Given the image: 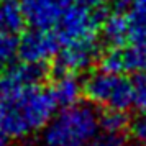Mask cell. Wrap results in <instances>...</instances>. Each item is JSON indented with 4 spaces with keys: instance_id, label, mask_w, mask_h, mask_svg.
Returning <instances> with one entry per match:
<instances>
[{
    "instance_id": "cell-5",
    "label": "cell",
    "mask_w": 146,
    "mask_h": 146,
    "mask_svg": "<svg viewBox=\"0 0 146 146\" xmlns=\"http://www.w3.org/2000/svg\"><path fill=\"white\" fill-rule=\"evenodd\" d=\"M59 46V40L51 28H31L18 40V58L23 62L44 66L54 59Z\"/></svg>"
},
{
    "instance_id": "cell-1",
    "label": "cell",
    "mask_w": 146,
    "mask_h": 146,
    "mask_svg": "<svg viewBox=\"0 0 146 146\" xmlns=\"http://www.w3.org/2000/svg\"><path fill=\"white\" fill-rule=\"evenodd\" d=\"M0 86V128L10 139L40 133L56 112V102L41 84Z\"/></svg>"
},
{
    "instance_id": "cell-4",
    "label": "cell",
    "mask_w": 146,
    "mask_h": 146,
    "mask_svg": "<svg viewBox=\"0 0 146 146\" xmlns=\"http://www.w3.org/2000/svg\"><path fill=\"white\" fill-rule=\"evenodd\" d=\"M100 18L102 17L97 10L80 3H72L54 25V33L59 40V44L99 38Z\"/></svg>"
},
{
    "instance_id": "cell-2",
    "label": "cell",
    "mask_w": 146,
    "mask_h": 146,
    "mask_svg": "<svg viewBox=\"0 0 146 146\" xmlns=\"http://www.w3.org/2000/svg\"><path fill=\"white\" fill-rule=\"evenodd\" d=\"M43 146H90L100 133V117L89 104H72L51 117L41 130Z\"/></svg>"
},
{
    "instance_id": "cell-21",
    "label": "cell",
    "mask_w": 146,
    "mask_h": 146,
    "mask_svg": "<svg viewBox=\"0 0 146 146\" xmlns=\"http://www.w3.org/2000/svg\"><path fill=\"white\" fill-rule=\"evenodd\" d=\"M0 146H10V138L3 133L2 128H0Z\"/></svg>"
},
{
    "instance_id": "cell-17",
    "label": "cell",
    "mask_w": 146,
    "mask_h": 146,
    "mask_svg": "<svg viewBox=\"0 0 146 146\" xmlns=\"http://www.w3.org/2000/svg\"><path fill=\"white\" fill-rule=\"evenodd\" d=\"M130 126H131L133 138L136 139V143L139 146H146V110L133 123H130Z\"/></svg>"
},
{
    "instance_id": "cell-20",
    "label": "cell",
    "mask_w": 146,
    "mask_h": 146,
    "mask_svg": "<svg viewBox=\"0 0 146 146\" xmlns=\"http://www.w3.org/2000/svg\"><path fill=\"white\" fill-rule=\"evenodd\" d=\"M131 8L146 10V0H131ZM131 8H130V10H131Z\"/></svg>"
},
{
    "instance_id": "cell-18",
    "label": "cell",
    "mask_w": 146,
    "mask_h": 146,
    "mask_svg": "<svg viewBox=\"0 0 146 146\" xmlns=\"http://www.w3.org/2000/svg\"><path fill=\"white\" fill-rule=\"evenodd\" d=\"M90 146H130L121 135H105L102 138L95 139Z\"/></svg>"
},
{
    "instance_id": "cell-6",
    "label": "cell",
    "mask_w": 146,
    "mask_h": 146,
    "mask_svg": "<svg viewBox=\"0 0 146 146\" xmlns=\"http://www.w3.org/2000/svg\"><path fill=\"white\" fill-rule=\"evenodd\" d=\"M99 58H100L99 38L61 44L58 54L54 56L56 72H71V74L86 72L95 64V61Z\"/></svg>"
},
{
    "instance_id": "cell-22",
    "label": "cell",
    "mask_w": 146,
    "mask_h": 146,
    "mask_svg": "<svg viewBox=\"0 0 146 146\" xmlns=\"http://www.w3.org/2000/svg\"><path fill=\"white\" fill-rule=\"evenodd\" d=\"M0 92H2V86H0Z\"/></svg>"
},
{
    "instance_id": "cell-7",
    "label": "cell",
    "mask_w": 146,
    "mask_h": 146,
    "mask_svg": "<svg viewBox=\"0 0 146 146\" xmlns=\"http://www.w3.org/2000/svg\"><path fill=\"white\" fill-rule=\"evenodd\" d=\"M76 0H18L21 13L31 28H54L61 15Z\"/></svg>"
},
{
    "instance_id": "cell-8",
    "label": "cell",
    "mask_w": 146,
    "mask_h": 146,
    "mask_svg": "<svg viewBox=\"0 0 146 146\" xmlns=\"http://www.w3.org/2000/svg\"><path fill=\"white\" fill-rule=\"evenodd\" d=\"M102 69L117 74L141 72L146 69V48L136 44L110 46V49L100 58Z\"/></svg>"
},
{
    "instance_id": "cell-13",
    "label": "cell",
    "mask_w": 146,
    "mask_h": 146,
    "mask_svg": "<svg viewBox=\"0 0 146 146\" xmlns=\"http://www.w3.org/2000/svg\"><path fill=\"white\" fill-rule=\"evenodd\" d=\"M128 41L146 48V10L131 8L128 12Z\"/></svg>"
},
{
    "instance_id": "cell-19",
    "label": "cell",
    "mask_w": 146,
    "mask_h": 146,
    "mask_svg": "<svg viewBox=\"0 0 146 146\" xmlns=\"http://www.w3.org/2000/svg\"><path fill=\"white\" fill-rule=\"evenodd\" d=\"M108 0H77V3L84 5V7H89V8H94V10H99L105 5Z\"/></svg>"
},
{
    "instance_id": "cell-3",
    "label": "cell",
    "mask_w": 146,
    "mask_h": 146,
    "mask_svg": "<svg viewBox=\"0 0 146 146\" xmlns=\"http://www.w3.org/2000/svg\"><path fill=\"white\" fill-rule=\"evenodd\" d=\"M82 90L87 100L95 107L105 110H123L133 107L131 79L123 74L110 72L100 67L92 71L82 84Z\"/></svg>"
},
{
    "instance_id": "cell-16",
    "label": "cell",
    "mask_w": 146,
    "mask_h": 146,
    "mask_svg": "<svg viewBox=\"0 0 146 146\" xmlns=\"http://www.w3.org/2000/svg\"><path fill=\"white\" fill-rule=\"evenodd\" d=\"M131 99L133 107L145 112L146 110V76L141 72H136V76L131 79Z\"/></svg>"
},
{
    "instance_id": "cell-11",
    "label": "cell",
    "mask_w": 146,
    "mask_h": 146,
    "mask_svg": "<svg viewBox=\"0 0 146 146\" xmlns=\"http://www.w3.org/2000/svg\"><path fill=\"white\" fill-rule=\"evenodd\" d=\"M7 74L0 84L3 86H30V84H41L44 77V66L40 64H30L23 62L20 64H12L5 69Z\"/></svg>"
},
{
    "instance_id": "cell-9",
    "label": "cell",
    "mask_w": 146,
    "mask_h": 146,
    "mask_svg": "<svg viewBox=\"0 0 146 146\" xmlns=\"http://www.w3.org/2000/svg\"><path fill=\"white\" fill-rule=\"evenodd\" d=\"M49 94L53 100L56 102V105L67 107L77 104L79 99L82 97V82L79 80L77 74L71 72H56L53 82L49 86Z\"/></svg>"
},
{
    "instance_id": "cell-15",
    "label": "cell",
    "mask_w": 146,
    "mask_h": 146,
    "mask_svg": "<svg viewBox=\"0 0 146 146\" xmlns=\"http://www.w3.org/2000/svg\"><path fill=\"white\" fill-rule=\"evenodd\" d=\"M18 58V38L17 35L0 33V69H7Z\"/></svg>"
},
{
    "instance_id": "cell-14",
    "label": "cell",
    "mask_w": 146,
    "mask_h": 146,
    "mask_svg": "<svg viewBox=\"0 0 146 146\" xmlns=\"http://www.w3.org/2000/svg\"><path fill=\"white\" fill-rule=\"evenodd\" d=\"M130 126V118L123 110H105L100 117V130L105 135H123Z\"/></svg>"
},
{
    "instance_id": "cell-10",
    "label": "cell",
    "mask_w": 146,
    "mask_h": 146,
    "mask_svg": "<svg viewBox=\"0 0 146 146\" xmlns=\"http://www.w3.org/2000/svg\"><path fill=\"white\" fill-rule=\"evenodd\" d=\"M99 33L108 46H123L128 41V15L115 10H108L100 18Z\"/></svg>"
},
{
    "instance_id": "cell-12",
    "label": "cell",
    "mask_w": 146,
    "mask_h": 146,
    "mask_svg": "<svg viewBox=\"0 0 146 146\" xmlns=\"http://www.w3.org/2000/svg\"><path fill=\"white\" fill-rule=\"evenodd\" d=\"M25 25V17L21 13L18 2L0 0V33L17 35Z\"/></svg>"
}]
</instances>
